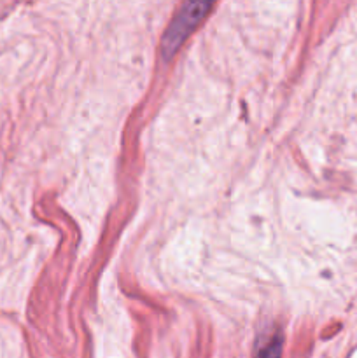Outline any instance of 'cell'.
<instances>
[{
  "label": "cell",
  "instance_id": "1",
  "mask_svg": "<svg viewBox=\"0 0 357 358\" xmlns=\"http://www.w3.org/2000/svg\"><path fill=\"white\" fill-rule=\"evenodd\" d=\"M216 2L217 0H184L181 3L174 20L164 30L163 41H161V52H163L164 59L174 58L175 52L188 41L189 35L200 27V23L205 20Z\"/></svg>",
  "mask_w": 357,
  "mask_h": 358
},
{
  "label": "cell",
  "instance_id": "2",
  "mask_svg": "<svg viewBox=\"0 0 357 358\" xmlns=\"http://www.w3.org/2000/svg\"><path fill=\"white\" fill-rule=\"evenodd\" d=\"M282 334H280V331L275 329V331H272L270 334L262 336L261 341L258 343L254 358H280L282 357Z\"/></svg>",
  "mask_w": 357,
  "mask_h": 358
}]
</instances>
